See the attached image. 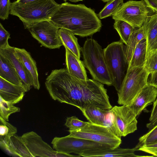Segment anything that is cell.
I'll use <instances>...</instances> for the list:
<instances>
[{
    "instance_id": "6da1fadb",
    "label": "cell",
    "mask_w": 157,
    "mask_h": 157,
    "mask_svg": "<svg viewBox=\"0 0 157 157\" xmlns=\"http://www.w3.org/2000/svg\"><path fill=\"white\" fill-rule=\"evenodd\" d=\"M45 84L53 100L79 109L91 105L108 110L112 108L107 90L102 83L94 79L74 77L67 68L53 70L47 77Z\"/></svg>"
},
{
    "instance_id": "7a4b0ae2",
    "label": "cell",
    "mask_w": 157,
    "mask_h": 157,
    "mask_svg": "<svg viewBox=\"0 0 157 157\" xmlns=\"http://www.w3.org/2000/svg\"><path fill=\"white\" fill-rule=\"evenodd\" d=\"M50 20L59 29H64L82 37L99 32L102 23L94 10L83 4L68 2L60 6Z\"/></svg>"
},
{
    "instance_id": "3957f363",
    "label": "cell",
    "mask_w": 157,
    "mask_h": 157,
    "mask_svg": "<svg viewBox=\"0 0 157 157\" xmlns=\"http://www.w3.org/2000/svg\"><path fill=\"white\" fill-rule=\"evenodd\" d=\"M83 62L93 79L102 84L113 85L106 63L104 49L97 41L87 38L81 48Z\"/></svg>"
},
{
    "instance_id": "277c9868",
    "label": "cell",
    "mask_w": 157,
    "mask_h": 157,
    "mask_svg": "<svg viewBox=\"0 0 157 157\" xmlns=\"http://www.w3.org/2000/svg\"><path fill=\"white\" fill-rule=\"evenodd\" d=\"M60 6L55 0H39L21 5L11 4L10 14L17 17L27 29L34 24L50 20Z\"/></svg>"
},
{
    "instance_id": "5b68a950",
    "label": "cell",
    "mask_w": 157,
    "mask_h": 157,
    "mask_svg": "<svg viewBox=\"0 0 157 157\" xmlns=\"http://www.w3.org/2000/svg\"><path fill=\"white\" fill-rule=\"evenodd\" d=\"M124 46L120 40L111 43L104 49L105 61L113 85L117 92L124 80L128 66Z\"/></svg>"
},
{
    "instance_id": "8992f818",
    "label": "cell",
    "mask_w": 157,
    "mask_h": 157,
    "mask_svg": "<svg viewBox=\"0 0 157 157\" xmlns=\"http://www.w3.org/2000/svg\"><path fill=\"white\" fill-rule=\"evenodd\" d=\"M157 11L148 5L145 0H129L121 4L112 16L115 20L124 21L133 28L142 27Z\"/></svg>"
},
{
    "instance_id": "52a82bcc",
    "label": "cell",
    "mask_w": 157,
    "mask_h": 157,
    "mask_svg": "<svg viewBox=\"0 0 157 157\" xmlns=\"http://www.w3.org/2000/svg\"><path fill=\"white\" fill-rule=\"evenodd\" d=\"M150 74L144 67L127 70L121 87L117 91L118 103L129 106L147 84Z\"/></svg>"
},
{
    "instance_id": "ba28073f",
    "label": "cell",
    "mask_w": 157,
    "mask_h": 157,
    "mask_svg": "<svg viewBox=\"0 0 157 157\" xmlns=\"http://www.w3.org/2000/svg\"><path fill=\"white\" fill-rule=\"evenodd\" d=\"M70 135L109 146L111 149L120 146L121 137L117 136L108 127L91 123L75 130H68Z\"/></svg>"
},
{
    "instance_id": "9c48e42d",
    "label": "cell",
    "mask_w": 157,
    "mask_h": 157,
    "mask_svg": "<svg viewBox=\"0 0 157 157\" xmlns=\"http://www.w3.org/2000/svg\"><path fill=\"white\" fill-rule=\"evenodd\" d=\"M51 144L53 148L58 152L70 154H78L91 150L111 148L108 145L93 141L78 138L70 135L54 137Z\"/></svg>"
},
{
    "instance_id": "30bf717a",
    "label": "cell",
    "mask_w": 157,
    "mask_h": 157,
    "mask_svg": "<svg viewBox=\"0 0 157 157\" xmlns=\"http://www.w3.org/2000/svg\"><path fill=\"white\" fill-rule=\"evenodd\" d=\"M27 29L42 46L52 49L59 48L63 45L59 33V29L50 20L34 24Z\"/></svg>"
},
{
    "instance_id": "8fae6325",
    "label": "cell",
    "mask_w": 157,
    "mask_h": 157,
    "mask_svg": "<svg viewBox=\"0 0 157 157\" xmlns=\"http://www.w3.org/2000/svg\"><path fill=\"white\" fill-rule=\"evenodd\" d=\"M112 117L113 131L121 137L137 129L136 116L128 106H115L110 109Z\"/></svg>"
},
{
    "instance_id": "7c38bea8",
    "label": "cell",
    "mask_w": 157,
    "mask_h": 157,
    "mask_svg": "<svg viewBox=\"0 0 157 157\" xmlns=\"http://www.w3.org/2000/svg\"><path fill=\"white\" fill-rule=\"evenodd\" d=\"M21 137L33 157H80L79 155H72L58 152L33 131L24 133Z\"/></svg>"
},
{
    "instance_id": "4fadbf2b",
    "label": "cell",
    "mask_w": 157,
    "mask_h": 157,
    "mask_svg": "<svg viewBox=\"0 0 157 157\" xmlns=\"http://www.w3.org/2000/svg\"><path fill=\"white\" fill-rule=\"evenodd\" d=\"M80 110L90 122L107 126L113 131L112 117L110 110L103 109L94 105Z\"/></svg>"
},
{
    "instance_id": "5bb4252c",
    "label": "cell",
    "mask_w": 157,
    "mask_h": 157,
    "mask_svg": "<svg viewBox=\"0 0 157 157\" xmlns=\"http://www.w3.org/2000/svg\"><path fill=\"white\" fill-rule=\"evenodd\" d=\"M0 53L11 63L20 76L26 92L29 91L33 86V82L23 63L16 56L14 47L10 46L5 48L0 49Z\"/></svg>"
},
{
    "instance_id": "9a60e30c",
    "label": "cell",
    "mask_w": 157,
    "mask_h": 157,
    "mask_svg": "<svg viewBox=\"0 0 157 157\" xmlns=\"http://www.w3.org/2000/svg\"><path fill=\"white\" fill-rule=\"evenodd\" d=\"M157 97V89L147 84L128 106L137 117L147 105L154 102Z\"/></svg>"
},
{
    "instance_id": "2e32d148",
    "label": "cell",
    "mask_w": 157,
    "mask_h": 157,
    "mask_svg": "<svg viewBox=\"0 0 157 157\" xmlns=\"http://www.w3.org/2000/svg\"><path fill=\"white\" fill-rule=\"evenodd\" d=\"M26 91L22 86L10 82L0 77V97L14 105L21 101Z\"/></svg>"
},
{
    "instance_id": "e0dca14e",
    "label": "cell",
    "mask_w": 157,
    "mask_h": 157,
    "mask_svg": "<svg viewBox=\"0 0 157 157\" xmlns=\"http://www.w3.org/2000/svg\"><path fill=\"white\" fill-rule=\"evenodd\" d=\"M15 54L21 61L33 82V86L39 90L40 84L36 63L30 53L24 48L14 47Z\"/></svg>"
},
{
    "instance_id": "ac0fdd59",
    "label": "cell",
    "mask_w": 157,
    "mask_h": 157,
    "mask_svg": "<svg viewBox=\"0 0 157 157\" xmlns=\"http://www.w3.org/2000/svg\"><path fill=\"white\" fill-rule=\"evenodd\" d=\"M142 144L138 143L133 148H122L119 147L114 149H108L94 150L85 151L79 155L80 156L88 157H141L142 156L137 155L135 154V151L138 149Z\"/></svg>"
},
{
    "instance_id": "d6986e66",
    "label": "cell",
    "mask_w": 157,
    "mask_h": 157,
    "mask_svg": "<svg viewBox=\"0 0 157 157\" xmlns=\"http://www.w3.org/2000/svg\"><path fill=\"white\" fill-rule=\"evenodd\" d=\"M65 49L66 68L69 74L78 78L88 79L83 62L67 48Z\"/></svg>"
},
{
    "instance_id": "ffe728a7",
    "label": "cell",
    "mask_w": 157,
    "mask_h": 157,
    "mask_svg": "<svg viewBox=\"0 0 157 157\" xmlns=\"http://www.w3.org/2000/svg\"><path fill=\"white\" fill-rule=\"evenodd\" d=\"M147 43V53L157 49V14L149 17L143 25Z\"/></svg>"
},
{
    "instance_id": "44dd1931",
    "label": "cell",
    "mask_w": 157,
    "mask_h": 157,
    "mask_svg": "<svg viewBox=\"0 0 157 157\" xmlns=\"http://www.w3.org/2000/svg\"><path fill=\"white\" fill-rule=\"evenodd\" d=\"M0 77L12 83L23 87L21 80L15 68L8 60L1 53Z\"/></svg>"
},
{
    "instance_id": "7402d4cb",
    "label": "cell",
    "mask_w": 157,
    "mask_h": 157,
    "mask_svg": "<svg viewBox=\"0 0 157 157\" xmlns=\"http://www.w3.org/2000/svg\"><path fill=\"white\" fill-rule=\"evenodd\" d=\"M14 156L33 157L22 140L16 134L12 136L5 151Z\"/></svg>"
},
{
    "instance_id": "603a6c76",
    "label": "cell",
    "mask_w": 157,
    "mask_h": 157,
    "mask_svg": "<svg viewBox=\"0 0 157 157\" xmlns=\"http://www.w3.org/2000/svg\"><path fill=\"white\" fill-rule=\"evenodd\" d=\"M59 33L63 45L80 58L81 48L75 35L71 31L63 28L59 29Z\"/></svg>"
},
{
    "instance_id": "cb8c5ba5",
    "label": "cell",
    "mask_w": 157,
    "mask_h": 157,
    "mask_svg": "<svg viewBox=\"0 0 157 157\" xmlns=\"http://www.w3.org/2000/svg\"><path fill=\"white\" fill-rule=\"evenodd\" d=\"M146 53L147 43L144 39L141 40L136 47L128 64L127 70L135 67H144Z\"/></svg>"
},
{
    "instance_id": "d4e9b609",
    "label": "cell",
    "mask_w": 157,
    "mask_h": 157,
    "mask_svg": "<svg viewBox=\"0 0 157 157\" xmlns=\"http://www.w3.org/2000/svg\"><path fill=\"white\" fill-rule=\"evenodd\" d=\"M144 39L146 36L143 26L140 28H134L127 44L124 46L125 54L128 65L137 45Z\"/></svg>"
},
{
    "instance_id": "484cf974",
    "label": "cell",
    "mask_w": 157,
    "mask_h": 157,
    "mask_svg": "<svg viewBox=\"0 0 157 157\" xmlns=\"http://www.w3.org/2000/svg\"><path fill=\"white\" fill-rule=\"evenodd\" d=\"M17 128L0 117V147L5 151L11 137L16 134Z\"/></svg>"
},
{
    "instance_id": "4316f807",
    "label": "cell",
    "mask_w": 157,
    "mask_h": 157,
    "mask_svg": "<svg viewBox=\"0 0 157 157\" xmlns=\"http://www.w3.org/2000/svg\"><path fill=\"white\" fill-rule=\"evenodd\" d=\"M113 26L119 35L121 40L126 45L132 32L133 28L127 22L121 20H115Z\"/></svg>"
},
{
    "instance_id": "83f0119b",
    "label": "cell",
    "mask_w": 157,
    "mask_h": 157,
    "mask_svg": "<svg viewBox=\"0 0 157 157\" xmlns=\"http://www.w3.org/2000/svg\"><path fill=\"white\" fill-rule=\"evenodd\" d=\"M0 117L8 121L9 117L13 113L19 112L20 109L6 101L0 97Z\"/></svg>"
},
{
    "instance_id": "f1b7e54d",
    "label": "cell",
    "mask_w": 157,
    "mask_h": 157,
    "mask_svg": "<svg viewBox=\"0 0 157 157\" xmlns=\"http://www.w3.org/2000/svg\"><path fill=\"white\" fill-rule=\"evenodd\" d=\"M124 0H111L107 2L103 9L97 14L99 18L102 19L112 16Z\"/></svg>"
},
{
    "instance_id": "f546056e",
    "label": "cell",
    "mask_w": 157,
    "mask_h": 157,
    "mask_svg": "<svg viewBox=\"0 0 157 157\" xmlns=\"http://www.w3.org/2000/svg\"><path fill=\"white\" fill-rule=\"evenodd\" d=\"M144 67L149 74L157 71V49L147 53Z\"/></svg>"
},
{
    "instance_id": "4dcf8cb0",
    "label": "cell",
    "mask_w": 157,
    "mask_h": 157,
    "mask_svg": "<svg viewBox=\"0 0 157 157\" xmlns=\"http://www.w3.org/2000/svg\"><path fill=\"white\" fill-rule=\"evenodd\" d=\"M139 142L146 145L157 142V124L139 139Z\"/></svg>"
},
{
    "instance_id": "1f68e13d",
    "label": "cell",
    "mask_w": 157,
    "mask_h": 157,
    "mask_svg": "<svg viewBox=\"0 0 157 157\" xmlns=\"http://www.w3.org/2000/svg\"><path fill=\"white\" fill-rule=\"evenodd\" d=\"M88 123L79 119L75 116L68 117L66 119L65 125L69 130H75L84 127Z\"/></svg>"
},
{
    "instance_id": "d6a6232c",
    "label": "cell",
    "mask_w": 157,
    "mask_h": 157,
    "mask_svg": "<svg viewBox=\"0 0 157 157\" xmlns=\"http://www.w3.org/2000/svg\"><path fill=\"white\" fill-rule=\"evenodd\" d=\"M11 3L10 0H0V18L2 20L8 19L10 14Z\"/></svg>"
},
{
    "instance_id": "836d02e7",
    "label": "cell",
    "mask_w": 157,
    "mask_h": 157,
    "mask_svg": "<svg viewBox=\"0 0 157 157\" xmlns=\"http://www.w3.org/2000/svg\"><path fill=\"white\" fill-rule=\"evenodd\" d=\"M10 38V34L0 23V49L5 48L9 46L8 40Z\"/></svg>"
},
{
    "instance_id": "e575fe53",
    "label": "cell",
    "mask_w": 157,
    "mask_h": 157,
    "mask_svg": "<svg viewBox=\"0 0 157 157\" xmlns=\"http://www.w3.org/2000/svg\"><path fill=\"white\" fill-rule=\"evenodd\" d=\"M149 121V122L146 124V127L149 130L157 124V98L153 102Z\"/></svg>"
},
{
    "instance_id": "d590c367",
    "label": "cell",
    "mask_w": 157,
    "mask_h": 157,
    "mask_svg": "<svg viewBox=\"0 0 157 157\" xmlns=\"http://www.w3.org/2000/svg\"><path fill=\"white\" fill-rule=\"evenodd\" d=\"M138 150L142 151L157 157V142L146 145H142Z\"/></svg>"
},
{
    "instance_id": "8d00e7d4",
    "label": "cell",
    "mask_w": 157,
    "mask_h": 157,
    "mask_svg": "<svg viewBox=\"0 0 157 157\" xmlns=\"http://www.w3.org/2000/svg\"><path fill=\"white\" fill-rule=\"evenodd\" d=\"M149 77H148L147 84L152 86L157 89V71L150 74Z\"/></svg>"
},
{
    "instance_id": "74e56055",
    "label": "cell",
    "mask_w": 157,
    "mask_h": 157,
    "mask_svg": "<svg viewBox=\"0 0 157 157\" xmlns=\"http://www.w3.org/2000/svg\"><path fill=\"white\" fill-rule=\"evenodd\" d=\"M38 0H17L12 2L11 4L14 5H21Z\"/></svg>"
},
{
    "instance_id": "f35d334b",
    "label": "cell",
    "mask_w": 157,
    "mask_h": 157,
    "mask_svg": "<svg viewBox=\"0 0 157 157\" xmlns=\"http://www.w3.org/2000/svg\"><path fill=\"white\" fill-rule=\"evenodd\" d=\"M148 6L157 11V0H145Z\"/></svg>"
},
{
    "instance_id": "ab89813d",
    "label": "cell",
    "mask_w": 157,
    "mask_h": 157,
    "mask_svg": "<svg viewBox=\"0 0 157 157\" xmlns=\"http://www.w3.org/2000/svg\"><path fill=\"white\" fill-rule=\"evenodd\" d=\"M65 2H66L67 1H69L71 2H77L80 1H82L83 0H63Z\"/></svg>"
},
{
    "instance_id": "60d3db41",
    "label": "cell",
    "mask_w": 157,
    "mask_h": 157,
    "mask_svg": "<svg viewBox=\"0 0 157 157\" xmlns=\"http://www.w3.org/2000/svg\"><path fill=\"white\" fill-rule=\"evenodd\" d=\"M103 1L104 2H109L110 1H111V0H101Z\"/></svg>"
}]
</instances>
